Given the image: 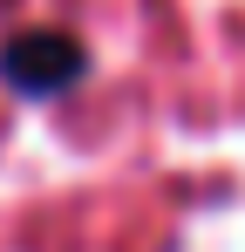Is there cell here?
<instances>
[{"label": "cell", "mask_w": 245, "mask_h": 252, "mask_svg": "<svg viewBox=\"0 0 245 252\" xmlns=\"http://www.w3.org/2000/svg\"><path fill=\"white\" fill-rule=\"evenodd\" d=\"M89 75V48L61 28H21L0 41V82L21 95H61Z\"/></svg>", "instance_id": "cell-1"}]
</instances>
